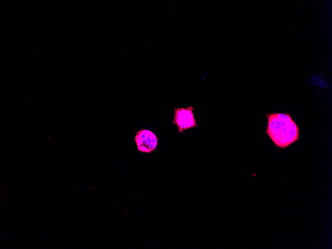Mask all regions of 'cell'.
Listing matches in <instances>:
<instances>
[{
	"instance_id": "2",
	"label": "cell",
	"mask_w": 332,
	"mask_h": 249,
	"mask_svg": "<svg viewBox=\"0 0 332 249\" xmlns=\"http://www.w3.org/2000/svg\"><path fill=\"white\" fill-rule=\"evenodd\" d=\"M193 110L192 106L174 109L173 123L177 127L179 133L197 127Z\"/></svg>"
},
{
	"instance_id": "1",
	"label": "cell",
	"mask_w": 332,
	"mask_h": 249,
	"mask_svg": "<svg viewBox=\"0 0 332 249\" xmlns=\"http://www.w3.org/2000/svg\"><path fill=\"white\" fill-rule=\"evenodd\" d=\"M267 117L266 132L275 146L285 149L299 139V127L289 113H272Z\"/></svg>"
},
{
	"instance_id": "3",
	"label": "cell",
	"mask_w": 332,
	"mask_h": 249,
	"mask_svg": "<svg viewBox=\"0 0 332 249\" xmlns=\"http://www.w3.org/2000/svg\"><path fill=\"white\" fill-rule=\"evenodd\" d=\"M135 140L139 151L143 153H150L157 147L158 139L152 131L142 129L137 132Z\"/></svg>"
}]
</instances>
